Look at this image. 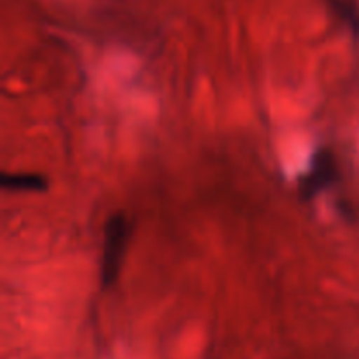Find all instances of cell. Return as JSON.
Instances as JSON below:
<instances>
[{
  "mask_svg": "<svg viewBox=\"0 0 359 359\" xmlns=\"http://www.w3.org/2000/svg\"><path fill=\"white\" fill-rule=\"evenodd\" d=\"M130 238V221L123 212H114L109 216L104 228V242H102L100 256V286L109 290L118 283L125 259L126 245Z\"/></svg>",
  "mask_w": 359,
  "mask_h": 359,
  "instance_id": "6da1fadb",
  "label": "cell"
},
{
  "mask_svg": "<svg viewBox=\"0 0 359 359\" xmlns=\"http://www.w3.org/2000/svg\"><path fill=\"white\" fill-rule=\"evenodd\" d=\"M339 179V163L328 147H319L309 161V168L298 181V195L302 200H314L319 193L326 191Z\"/></svg>",
  "mask_w": 359,
  "mask_h": 359,
  "instance_id": "7a4b0ae2",
  "label": "cell"
},
{
  "mask_svg": "<svg viewBox=\"0 0 359 359\" xmlns=\"http://www.w3.org/2000/svg\"><path fill=\"white\" fill-rule=\"evenodd\" d=\"M0 184L7 191L42 193L48 189V179L37 172H6L0 179Z\"/></svg>",
  "mask_w": 359,
  "mask_h": 359,
  "instance_id": "3957f363",
  "label": "cell"
}]
</instances>
